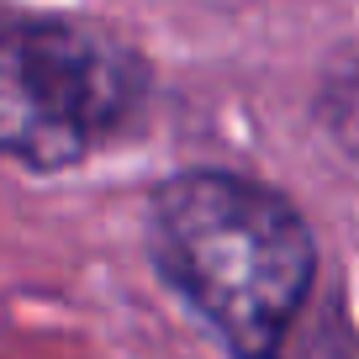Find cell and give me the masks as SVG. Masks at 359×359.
<instances>
[{
	"label": "cell",
	"mask_w": 359,
	"mask_h": 359,
	"mask_svg": "<svg viewBox=\"0 0 359 359\" xmlns=\"http://www.w3.org/2000/svg\"><path fill=\"white\" fill-rule=\"evenodd\" d=\"M154 259L238 359H280L317 269L312 227L243 175H175L154 196Z\"/></svg>",
	"instance_id": "obj_1"
},
{
	"label": "cell",
	"mask_w": 359,
	"mask_h": 359,
	"mask_svg": "<svg viewBox=\"0 0 359 359\" xmlns=\"http://www.w3.org/2000/svg\"><path fill=\"white\" fill-rule=\"evenodd\" d=\"M143 64L111 32L16 22L0 32V154L32 169L79 164L133 116Z\"/></svg>",
	"instance_id": "obj_2"
}]
</instances>
